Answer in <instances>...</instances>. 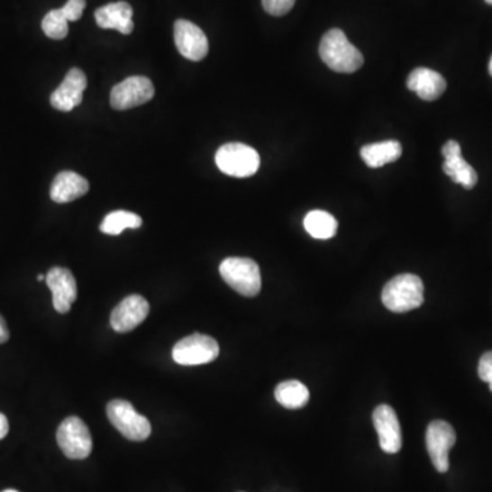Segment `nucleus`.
<instances>
[{
	"instance_id": "a211bd4d",
	"label": "nucleus",
	"mask_w": 492,
	"mask_h": 492,
	"mask_svg": "<svg viewBox=\"0 0 492 492\" xmlns=\"http://www.w3.org/2000/svg\"><path fill=\"white\" fill-rule=\"evenodd\" d=\"M89 182L74 171H62L55 177L50 190L52 201L58 204L70 203L87 195Z\"/></svg>"
},
{
	"instance_id": "412c9836",
	"label": "nucleus",
	"mask_w": 492,
	"mask_h": 492,
	"mask_svg": "<svg viewBox=\"0 0 492 492\" xmlns=\"http://www.w3.org/2000/svg\"><path fill=\"white\" fill-rule=\"evenodd\" d=\"M304 226L311 237L316 240H330L337 234L338 222L325 211H311L304 219Z\"/></svg>"
},
{
	"instance_id": "6e6552de",
	"label": "nucleus",
	"mask_w": 492,
	"mask_h": 492,
	"mask_svg": "<svg viewBox=\"0 0 492 492\" xmlns=\"http://www.w3.org/2000/svg\"><path fill=\"white\" fill-rule=\"evenodd\" d=\"M155 96V87L147 77L133 76L119 82L111 91L110 103L118 111L145 105Z\"/></svg>"
},
{
	"instance_id": "aec40b11",
	"label": "nucleus",
	"mask_w": 492,
	"mask_h": 492,
	"mask_svg": "<svg viewBox=\"0 0 492 492\" xmlns=\"http://www.w3.org/2000/svg\"><path fill=\"white\" fill-rule=\"evenodd\" d=\"M275 398L287 409H301L309 401V390L298 380H286L275 390Z\"/></svg>"
},
{
	"instance_id": "a878e982",
	"label": "nucleus",
	"mask_w": 492,
	"mask_h": 492,
	"mask_svg": "<svg viewBox=\"0 0 492 492\" xmlns=\"http://www.w3.org/2000/svg\"><path fill=\"white\" fill-rule=\"evenodd\" d=\"M478 371L480 379L488 383L492 391V351H487L481 356Z\"/></svg>"
},
{
	"instance_id": "c85d7f7f",
	"label": "nucleus",
	"mask_w": 492,
	"mask_h": 492,
	"mask_svg": "<svg viewBox=\"0 0 492 492\" xmlns=\"http://www.w3.org/2000/svg\"><path fill=\"white\" fill-rule=\"evenodd\" d=\"M488 71H489V74H491V77H492V57H491V60H489Z\"/></svg>"
},
{
	"instance_id": "4468645a",
	"label": "nucleus",
	"mask_w": 492,
	"mask_h": 492,
	"mask_svg": "<svg viewBox=\"0 0 492 492\" xmlns=\"http://www.w3.org/2000/svg\"><path fill=\"white\" fill-rule=\"evenodd\" d=\"M46 283L52 293L55 311L68 314L77 300V282L70 269L54 267L46 277Z\"/></svg>"
},
{
	"instance_id": "7c9ffc66",
	"label": "nucleus",
	"mask_w": 492,
	"mask_h": 492,
	"mask_svg": "<svg viewBox=\"0 0 492 492\" xmlns=\"http://www.w3.org/2000/svg\"><path fill=\"white\" fill-rule=\"evenodd\" d=\"M2 492H20V491H17V489H5V491H2Z\"/></svg>"
},
{
	"instance_id": "9d476101",
	"label": "nucleus",
	"mask_w": 492,
	"mask_h": 492,
	"mask_svg": "<svg viewBox=\"0 0 492 492\" xmlns=\"http://www.w3.org/2000/svg\"><path fill=\"white\" fill-rule=\"evenodd\" d=\"M174 40L179 54L187 59L198 62L207 57L210 50L207 36L190 21H177L174 25Z\"/></svg>"
},
{
	"instance_id": "2eb2a0df",
	"label": "nucleus",
	"mask_w": 492,
	"mask_h": 492,
	"mask_svg": "<svg viewBox=\"0 0 492 492\" xmlns=\"http://www.w3.org/2000/svg\"><path fill=\"white\" fill-rule=\"evenodd\" d=\"M374 424L379 436L380 449L387 454L398 453L402 447V433L393 407L379 405L374 412Z\"/></svg>"
},
{
	"instance_id": "9b49d317",
	"label": "nucleus",
	"mask_w": 492,
	"mask_h": 492,
	"mask_svg": "<svg viewBox=\"0 0 492 492\" xmlns=\"http://www.w3.org/2000/svg\"><path fill=\"white\" fill-rule=\"evenodd\" d=\"M87 86H88V79L86 73L79 68H71L62 84L51 95L52 107L63 113H68L78 107L84 99Z\"/></svg>"
},
{
	"instance_id": "7ed1b4c3",
	"label": "nucleus",
	"mask_w": 492,
	"mask_h": 492,
	"mask_svg": "<svg viewBox=\"0 0 492 492\" xmlns=\"http://www.w3.org/2000/svg\"><path fill=\"white\" fill-rule=\"evenodd\" d=\"M215 161L222 173L235 178L255 176L260 168V156L256 150L241 142L222 145L216 152Z\"/></svg>"
},
{
	"instance_id": "393cba45",
	"label": "nucleus",
	"mask_w": 492,
	"mask_h": 492,
	"mask_svg": "<svg viewBox=\"0 0 492 492\" xmlns=\"http://www.w3.org/2000/svg\"><path fill=\"white\" fill-rule=\"evenodd\" d=\"M86 6V0H68V4L60 10L65 14L66 20L76 23V21H78L82 17V13H84Z\"/></svg>"
},
{
	"instance_id": "f3484780",
	"label": "nucleus",
	"mask_w": 492,
	"mask_h": 492,
	"mask_svg": "<svg viewBox=\"0 0 492 492\" xmlns=\"http://www.w3.org/2000/svg\"><path fill=\"white\" fill-rule=\"evenodd\" d=\"M95 20L102 29H114L122 34H131L134 29L133 9L126 2L105 5L95 13Z\"/></svg>"
},
{
	"instance_id": "6ab92c4d",
	"label": "nucleus",
	"mask_w": 492,
	"mask_h": 492,
	"mask_svg": "<svg viewBox=\"0 0 492 492\" xmlns=\"http://www.w3.org/2000/svg\"><path fill=\"white\" fill-rule=\"evenodd\" d=\"M360 155L368 168L379 169L385 164L398 160L402 155V147L396 140H390V141L365 145L360 150Z\"/></svg>"
},
{
	"instance_id": "f257e3e1",
	"label": "nucleus",
	"mask_w": 492,
	"mask_h": 492,
	"mask_svg": "<svg viewBox=\"0 0 492 492\" xmlns=\"http://www.w3.org/2000/svg\"><path fill=\"white\" fill-rule=\"evenodd\" d=\"M319 54L323 62L338 73H354L364 65L361 52L341 29H332L323 36Z\"/></svg>"
},
{
	"instance_id": "dca6fc26",
	"label": "nucleus",
	"mask_w": 492,
	"mask_h": 492,
	"mask_svg": "<svg viewBox=\"0 0 492 492\" xmlns=\"http://www.w3.org/2000/svg\"><path fill=\"white\" fill-rule=\"evenodd\" d=\"M406 84L410 91L427 102L439 99L446 91V79L427 68H419L412 71L407 77Z\"/></svg>"
},
{
	"instance_id": "cd10ccee",
	"label": "nucleus",
	"mask_w": 492,
	"mask_h": 492,
	"mask_svg": "<svg viewBox=\"0 0 492 492\" xmlns=\"http://www.w3.org/2000/svg\"><path fill=\"white\" fill-rule=\"evenodd\" d=\"M9 420L5 416L4 414H0V441L6 438L7 433H9Z\"/></svg>"
},
{
	"instance_id": "2f4dec72",
	"label": "nucleus",
	"mask_w": 492,
	"mask_h": 492,
	"mask_svg": "<svg viewBox=\"0 0 492 492\" xmlns=\"http://www.w3.org/2000/svg\"><path fill=\"white\" fill-rule=\"evenodd\" d=\"M486 4L491 5L492 6V0H486Z\"/></svg>"
},
{
	"instance_id": "423d86ee",
	"label": "nucleus",
	"mask_w": 492,
	"mask_h": 492,
	"mask_svg": "<svg viewBox=\"0 0 492 492\" xmlns=\"http://www.w3.org/2000/svg\"><path fill=\"white\" fill-rule=\"evenodd\" d=\"M57 441L62 453L70 460H86L94 447L89 428L77 416L68 417L60 423Z\"/></svg>"
},
{
	"instance_id": "1a4fd4ad",
	"label": "nucleus",
	"mask_w": 492,
	"mask_h": 492,
	"mask_svg": "<svg viewBox=\"0 0 492 492\" xmlns=\"http://www.w3.org/2000/svg\"><path fill=\"white\" fill-rule=\"evenodd\" d=\"M456 431L449 423L435 420L428 425L425 442L431 461L438 472L446 473L449 470V453L456 443Z\"/></svg>"
},
{
	"instance_id": "bb28decb",
	"label": "nucleus",
	"mask_w": 492,
	"mask_h": 492,
	"mask_svg": "<svg viewBox=\"0 0 492 492\" xmlns=\"http://www.w3.org/2000/svg\"><path fill=\"white\" fill-rule=\"evenodd\" d=\"M9 338V328H7L6 322H5L4 317H2V314H0V343L7 342Z\"/></svg>"
},
{
	"instance_id": "4be33fe9",
	"label": "nucleus",
	"mask_w": 492,
	"mask_h": 492,
	"mask_svg": "<svg viewBox=\"0 0 492 492\" xmlns=\"http://www.w3.org/2000/svg\"><path fill=\"white\" fill-rule=\"evenodd\" d=\"M142 219L137 214L128 211H114L105 216L100 224V230L105 234L118 235L125 229H139L141 227Z\"/></svg>"
},
{
	"instance_id": "0eeeda50",
	"label": "nucleus",
	"mask_w": 492,
	"mask_h": 492,
	"mask_svg": "<svg viewBox=\"0 0 492 492\" xmlns=\"http://www.w3.org/2000/svg\"><path fill=\"white\" fill-rule=\"evenodd\" d=\"M219 345L213 337L204 334H192L179 341L173 349V359L177 364L201 365L218 359Z\"/></svg>"
},
{
	"instance_id": "5701e85b",
	"label": "nucleus",
	"mask_w": 492,
	"mask_h": 492,
	"mask_svg": "<svg viewBox=\"0 0 492 492\" xmlns=\"http://www.w3.org/2000/svg\"><path fill=\"white\" fill-rule=\"evenodd\" d=\"M41 28H43L44 33H46L50 39L62 40L68 36V21L66 20L62 10H51V12L43 18Z\"/></svg>"
},
{
	"instance_id": "20e7f679",
	"label": "nucleus",
	"mask_w": 492,
	"mask_h": 492,
	"mask_svg": "<svg viewBox=\"0 0 492 492\" xmlns=\"http://www.w3.org/2000/svg\"><path fill=\"white\" fill-rule=\"evenodd\" d=\"M224 282L245 297H255L260 293L261 274L258 263L252 259L229 258L219 267Z\"/></svg>"
},
{
	"instance_id": "39448f33",
	"label": "nucleus",
	"mask_w": 492,
	"mask_h": 492,
	"mask_svg": "<svg viewBox=\"0 0 492 492\" xmlns=\"http://www.w3.org/2000/svg\"><path fill=\"white\" fill-rule=\"evenodd\" d=\"M107 416L111 424L129 441L142 442L150 438V423L147 417L137 414L131 402L114 399L107 405Z\"/></svg>"
},
{
	"instance_id": "ddd939ff",
	"label": "nucleus",
	"mask_w": 492,
	"mask_h": 492,
	"mask_svg": "<svg viewBox=\"0 0 492 492\" xmlns=\"http://www.w3.org/2000/svg\"><path fill=\"white\" fill-rule=\"evenodd\" d=\"M442 155L444 158V174L465 189H473L478 184V174L475 169L462 158L459 142L454 140L447 141L442 148Z\"/></svg>"
},
{
	"instance_id": "b1692460",
	"label": "nucleus",
	"mask_w": 492,
	"mask_h": 492,
	"mask_svg": "<svg viewBox=\"0 0 492 492\" xmlns=\"http://www.w3.org/2000/svg\"><path fill=\"white\" fill-rule=\"evenodd\" d=\"M261 4L269 14L282 17L293 9L296 0H261Z\"/></svg>"
},
{
	"instance_id": "f03ea898",
	"label": "nucleus",
	"mask_w": 492,
	"mask_h": 492,
	"mask_svg": "<svg viewBox=\"0 0 492 492\" xmlns=\"http://www.w3.org/2000/svg\"><path fill=\"white\" fill-rule=\"evenodd\" d=\"M382 301L396 314L414 311L424 301V285L417 275L401 274L393 278L382 292Z\"/></svg>"
},
{
	"instance_id": "f8f14e48",
	"label": "nucleus",
	"mask_w": 492,
	"mask_h": 492,
	"mask_svg": "<svg viewBox=\"0 0 492 492\" xmlns=\"http://www.w3.org/2000/svg\"><path fill=\"white\" fill-rule=\"evenodd\" d=\"M150 314V304L142 296L133 295L126 297L111 314V325L116 333L133 332Z\"/></svg>"
},
{
	"instance_id": "c756f323",
	"label": "nucleus",
	"mask_w": 492,
	"mask_h": 492,
	"mask_svg": "<svg viewBox=\"0 0 492 492\" xmlns=\"http://www.w3.org/2000/svg\"><path fill=\"white\" fill-rule=\"evenodd\" d=\"M37 280H46V277L44 275H37Z\"/></svg>"
}]
</instances>
